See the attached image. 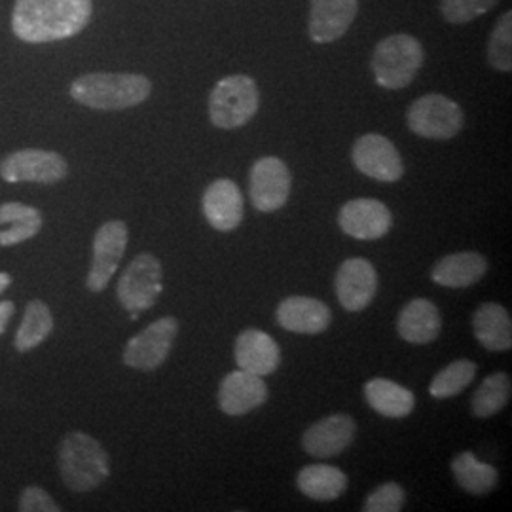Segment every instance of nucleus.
Segmentation results:
<instances>
[{
	"mask_svg": "<svg viewBox=\"0 0 512 512\" xmlns=\"http://www.w3.org/2000/svg\"><path fill=\"white\" fill-rule=\"evenodd\" d=\"M93 14L92 0H16L12 29L29 44L76 37Z\"/></svg>",
	"mask_w": 512,
	"mask_h": 512,
	"instance_id": "obj_1",
	"label": "nucleus"
},
{
	"mask_svg": "<svg viewBox=\"0 0 512 512\" xmlns=\"http://www.w3.org/2000/svg\"><path fill=\"white\" fill-rule=\"evenodd\" d=\"M152 84L143 74L92 73L76 78L71 97L93 110H124L145 103Z\"/></svg>",
	"mask_w": 512,
	"mask_h": 512,
	"instance_id": "obj_2",
	"label": "nucleus"
},
{
	"mask_svg": "<svg viewBox=\"0 0 512 512\" xmlns=\"http://www.w3.org/2000/svg\"><path fill=\"white\" fill-rule=\"evenodd\" d=\"M59 471L69 490L90 492L109 476V454L99 440L73 431L59 446Z\"/></svg>",
	"mask_w": 512,
	"mask_h": 512,
	"instance_id": "obj_3",
	"label": "nucleus"
},
{
	"mask_svg": "<svg viewBox=\"0 0 512 512\" xmlns=\"http://www.w3.org/2000/svg\"><path fill=\"white\" fill-rule=\"evenodd\" d=\"M425 61L418 38L412 35H389L378 42L372 54V73L384 90H403L414 82Z\"/></svg>",
	"mask_w": 512,
	"mask_h": 512,
	"instance_id": "obj_4",
	"label": "nucleus"
},
{
	"mask_svg": "<svg viewBox=\"0 0 512 512\" xmlns=\"http://www.w3.org/2000/svg\"><path fill=\"white\" fill-rule=\"evenodd\" d=\"M260 107V93L255 80L247 74L220 78L209 95V118L220 129L247 126Z\"/></svg>",
	"mask_w": 512,
	"mask_h": 512,
	"instance_id": "obj_5",
	"label": "nucleus"
},
{
	"mask_svg": "<svg viewBox=\"0 0 512 512\" xmlns=\"http://www.w3.org/2000/svg\"><path fill=\"white\" fill-rule=\"evenodd\" d=\"M408 128L423 139L450 141L463 129V110L442 93H427L416 99L406 112Z\"/></svg>",
	"mask_w": 512,
	"mask_h": 512,
	"instance_id": "obj_6",
	"label": "nucleus"
},
{
	"mask_svg": "<svg viewBox=\"0 0 512 512\" xmlns=\"http://www.w3.org/2000/svg\"><path fill=\"white\" fill-rule=\"evenodd\" d=\"M162 264L154 255L135 256L118 281V300L129 313L147 311L164 291Z\"/></svg>",
	"mask_w": 512,
	"mask_h": 512,
	"instance_id": "obj_7",
	"label": "nucleus"
},
{
	"mask_svg": "<svg viewBox=\"0 0 512 512\" xmlns=\"http://www.w3.org/2000/svg\"><path fill=\"white\" fill-rule=\"evenodd\" d=\"M67 173L65 158L52 150H18L0 162V177L8 183L54 184L65 179Z\"/></svg>",
	"mask_w": 512,
	"mask_h": 512,
	"instance_id": "obj_8",
	"label": "nucleus"
},
{
	"mask_svg": "<svg viewBox=\"0 0 512 512\" xmlns=\"http://www.w3.org/2000/svg\"><path fill=\"white\" fill-rule=\"evenodd\" d=\"M293 177L287 164L275 156L256 160L249 173V198L260 213H275L291 196Z\"/></svg>",
	"mask_w": 512,
	"mask_h": 512,
	"instance_id": "obj_9",
	"label": "nucleus"
},
{
	"mask_svg": "<svg viewBox=\"0 0 512 512\" xmlns=\"http://www.w3.org/2000/svg\"><path fill=\"white\" fill-rule=\"evenodd\" d=\"M351 160L366 177L380 183H397L404 175V164L397 147L378 133H366L351 148Z\"/></svg>",
	"mask_w": 512,
	"mask_h": 512,
	"instance_id": "obj_10",
	"label": "nucleus"
},
{
	"mask_svg": "<svg viewBox=\"0 0 512 512\" xmlns=\"http://www.w3.org/2000/svg\"><path fill=\"white\" fill-rule=\"evenodd\" d=\"M177 332L179 321L175 317L158 319L129 340L124 349V363L135 370H156L169 357Z\"/></svg>",
	"mask_w": 512,
	"mask_h": 512,
	"instance_id": "obj_11",
	"label": "nucleus"
},
{
	"mask_svg": "<svg viewBox=\"0 0 512 512\" xmlns=\"http://www.w3.org/2000/svg\"><path fill=\"white\" fill-rule=\"evenodd\" d=\"M128 226L122 220L105 222L93 238V262L88 275V289L101 293L116 274L128 247Z\"/></svg>",
	"mask_w": 512,
	"mask_h": 512,
	"instance_id": "obj_12",
	"label": "nucleus"
},
{
	"mask_svg": "<svg viewBox=\"0 0 512 512\" xmlns=\"http://www.w3.org/2000/svg\"><path fill=\"white\" fill-rule=\"evenodd\" d=\"M338 226L349 238L376 241L385 238L393 228V215L380 200L357 198L340 209Z\"/></svg>",
	"mask_w": 512,
	"mask_h": 512,
	"instance_id": "obj_13",
	"label": "nucleus"
},
{
	"mask_svg": "<svg viewBox=\"0 0 512 512\" xmlns=\"http://www.w3.org/2000/svg\"><path fill=\"white\" fill-rule=\"evenodd\" d=\"M334 289L346 311H363L378 293V274L366 258H348L336 272Z\"/></svg>",
	"mask_w": 512,
	"mask_h": 512,
	"instance_id": "obj_14",
	"label": "nucleus"
},
{
	"mask_svg": "<svg viewBox=\"0 0 512 512\" xmlns=\"http://www.w3.org/2000/svg\"><path fill=\"white\" fill-rule=\"evenodd\" d=\"M357 437V423L348 414H330L315 421L302 435V448L311 458L327 459L346 452Z\"/></svg>",
	"mask_w": 512,
	"mask_h": 512,
	"instance_id": "obj_15",
	"label": "nucleus"
},
{
	"mask_svg": "<svg viewBox=\"0 0 512 512\" xmlns=\"http://www.w3.org/2000/svg\"><path fill=\"white\" fill-rule=\"evenodd\" d=\"M217 401L226 416H245L268 401V385L262 376L239 368L224 376Z\"/></svg>",
	"mask_w": 512,
	"mask_h": 512,
	"instance_id": "obj_16",
	"label": "nucleus"
},
{
	"mask_svg": "<svg viewBox=\"0 0 512 512\" xmlns=\"http://www.w3.org/2000/svg\"><path fill=\"white\" fill-rule=\"evenodd\" d=\"M359 12V0H311L308 33L315 44L344 37Z\"/></svg>",
	"mask_w": 512,
	"mask_h": 512,
	"instance_id": "obj_17",
	"label": "nucleus"
},
{
	"mask_svg": "<svg viewBox=\"0 0 512 512\" xmlns=\"http://www.w3.org/2000/svg\"><path fill=\"white\" fill-rule=\"evenodd\" d=\"M203 215L217 232H234L243 220V194L230 179H217L203 192Z\"/></svg>",
	"mask_w": 512,
	"mask_h": 512,
	"instance_id": "obj_18",
	"label": "nucleus"
},
{
	"mask_svg": "<svg viewBox=\"0 0 512 512\" xmlns=\"http://www.w3.org/2000/svg\"><path fill=\"white\" fill-rule=\"evenodd\" d=\"M281 329L294 334H321L332 323V311L327 304L311 296H289L275 311Z\"/></svg>",
	"mask_w": 512,
	"mask_h": 512,
	"instance_id": "obj_19",
	"label": "nucleus"
},
{
	"mask_svg": "<svg viewBox=\"0 0 512 512\" xmlns=\"http://www.w3.org/2000/svg\"><path fill=\"white\" fill-rule=\"evenodd\" d=\"M234 357L241 370L256 376H270L281 365V349L268 332L243 330L236 340Z\"/></svg>",
	"mask_w": 512,
	"mask_h": 512,
	"instance_id": "obj_20",
	"label": "nucleus"
},
{
	"mask_svg": "<svg viewBox=\"0 0 512 512\" xmlns=\"http://www.w3.org/2000/svg\"><path fill=\"white\" fill-rule=\"evenodd\" d=\"M442 315L435 302L427 298H414L404 306L397 317V332L408 344H431L439 338Z\"/></svg>",
	"mask_w": 512,
	"mask_h": 512,
	"instance_id": "obj_21",
	"label": "nucleus"
},
{
	"mask_svg": "<svg viewBox=\"0 0 512 512\" xmlns=\"http://www.w3.org/2000/svg\"><path fill=\"white\" fill-rule=\"evenodd\" d=\"M486 256L476 251H461L440 258L431 270V279L446 289H467L488 274Z\"/></svg>",
	"mask_w": 512,
	"mask_h": 512,
	"instance_id": "obj_22",
	"label": "nucleus"
},
{
	"mask_svg": "<svg viewBox=\"0 0 512 512\" xmlns=\"http://www.w3.org/2000/svg\"><path fill=\"white\" fill-rule=\"evenodd\" d=\"M473 330L480 346L488 351L499 353L512 348L511 313L497 302H486L476 308Z\"/></svg>",
	"mask_w": 512,
	"mask_h": 512,
	"instance_id": "obj_23",
	"label": "nucleus"
},
{
	"mask_svg": "<svg viewBox=\"0 0 512 512\" xmlns=\"http://www.w3.org/2000/svg\"><path fill=\"white\" fill-rule=\"evenodd\" d=\"M365 399L368 406L384 418H406L416 408L414 393L404 385L387 378H374L365 384Z\"/></svg>",
	"mask_w": 512,
	"mask_h": 512,
	"instance_id": "obj_24",
	"label": "nucleus"
},
{
	"mask_svg": "<svg viewBox=\"0 0 512 512\" xmlns=\"http://www.w3.org/2000/svg\"><path fill=\"white\" fill-rule=\"evenodd\" d=\"M296 486L313 501L329 503L346 494L348 475L342 469L327 463H315L300 469V473L296 475Z\"/></svg>",
	"mask_w": 512,
	"mask_h": 512,
	"instance_id": "obj_25",
	"label": "nucleus"
},
{
	"mask_svg": "<svg viewBox=\"0 0 512 512\" xmlns=\"http://www.w3.org/2000/svg\"><path fill=\"white\" fill-rule=\"evenodd\" d=\"M42 228L40 211L23 203L10 202L0 205V245L12 247L27 239L35 238Z\"/></svg>",
	"mask_w": 512,
	"mask_h": 512,
	"instance_id": "obj_26",
	"label": "nucleus"
},
{
	"mask_svg": "<svg viewBox=\"0 0 512 512\" xmlns=\"http://www.w3.org/2000/svg\"><path fill=\"white\" fill-rule=\"evenodd\" d=\"M452 475L467 494H490L499 482V471L490 463H482L473 452H461L452 461Z\"/></svg>",
	"mask_w": 512,
	"mask_h": 512,
	"instance_id": "obj_27",
	"label": "nucleus"
},
{
	"mask_svg": "<svg viewBox=\"0 0 512 512\" xmlns=\"http://www.w3.org/2000/svg\"><path fill=\"white\" fill-rule=\"evenodd\" d=\"M511 376L507 372L490 374L473 395L471 412L476 418H492L511 401Z\"/></svg>",
	"mask_w": 512,
	"mask_h": 512,
	"instance_id": "obj_28",
	"label": "nucleus"
},
{
	"mask_svg": "<svg viewBox=\"0 0 512 512\" xmlns=\"http://www.w3.org/2000/svg\"><path fill=\"white\" fill-rule=\"evenodd\" d=\"M52 329H54V319H52V313L48 310V306L40 300H33L27 306L23 321L19 325L18 334H16V348L19 351L37 348L38 344H42L48 338Z\"/></svg>",
	"mask_w": 512,
	"mask_h": 512,
	"instance_id": "obj_29",
	"label": "nucleus"
},
{
	"mask_svg": "<svg viewBox=\"0 0 512 512\" xmlns=\"http://www.w3.org/2000/svg\"><path fill=\"white\" fill-rule=\"evenodd\" d=\"M476 365L469 359H458L444 366L429 385V395L433 399H452L463 389L475 382Z\"/></svg>",
	"mask_w": 512,
	"mask_h": 512,
	"instance_id": "obj_30",
	"label": "nucleus"
},
{
	"mask_svg": "<svg viewBox=\"0 0 512 512\" xmlns=\"http://www.w3.org/2000/svg\"><path fill=\"white\" fill-rule=\"evenodd\" d=\"M488 63L495 71H512V12H505L495 21L494 31L488 42Z\"/></svg>",
	"mask_w": 512,
	"mask_h": 512,
	"instance_id": "obj_31",
	"label": "nucleus"
},
{
	"mask_svg": "<svg viewBox=\"0 0 512 512\" xmlns=\"http://www.w3.org/2000/svg\"><path fill=\"white\" fill-rule=\"evenodd\" d=\"M499 0H440V14L448 23L463 25L488 14Z\"/></svg>",
	"mask_w": 512,
	"mask_h": 512,
	"instance_id": "obj_32",
	"label": "nucleus"
},
{
	"mask_svg": "<svg viewBox=\"0 0 512 512\" xmlns=\"http://www.w3.org/2000/svg\"><path fill=\"white\" fill-rule=\"evenodd\" d=\"M404 501H406V494H404L403 486L397 482H385L366 497L363 511L401 512Z\"/></svg>",
	"mask_w": 512,
	"mask_h": 512,
	"instance_id": "obj_33",
	"label": "nucleus"
},
{
	"mask_svg": "<svg viewBox=\"0 0 512 512\" xmlns=\"http://www.w3.org/2000/svg\"><path fill=\"white\" fill-rule=\"evenodd\" d=\"M19 511L21 512H59V505L52 499V495L44 492L42 488H25L19 497Z\"/></svg>",
	"mask_w": 512,
	"mask_h": 512,
	"instance_id": "obj_34",
	"label": "nucleus"
},
{
	"mask_svg": "<svg viewBox=\"0 0 512 512\" xmlns=\"http://www.w3.org/2000/svg\"><path fill=\"white\" fill-rule=\"evenodd\" d=\"M14 304L12 302H0V334L6 330L12 315H14Z\"/></svg>",
	"mask_w": 512,
	"mask_h": 512,
	"instance_id": "obj_35",
	"label": "nucleus"
},
{
	"mask_svg": "<svg viewBox=\"0 0 512 512\" xmlns=\"http://www.w3.org/2000/svg\"><path fill=\"white\" fill-rule=\"evenodd\" d=\"M12 283V277L8 274H0V294L4 293Z\"/></svg>",
	"mask_w": 512,
	"mask_h": 512,
	"instance_id": "obj_36",
	"label": "nucleus"
}]
</instances>
